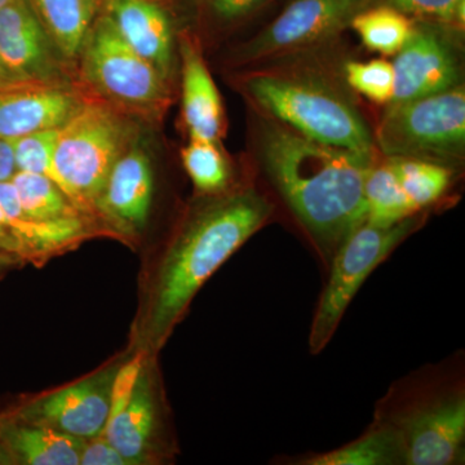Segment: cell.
<instances>
[{
	"label": "cell",
	"mask_w": 465,
	"mask_h": 465,
	"mask_svg": "<svg viewBox=\"0 0 465 465\" xmlns=\"http://www.w3.org/2000/svg\"><path fill=\"white\" fill-rule=\"evenodd\" d=\"M273 213L272 201L255 186L201 197L146 278L134 324V353L157 356L198 291Z\"/></svg>",
	"instance_id": "cell-1"
},
{
	"label": "cell",
	"mask_w": 465,
	"mask_h": 465,
	"mask_svg": "<svg viewBox=\"0 0 465 465\" xmlns=\"http://www.w3.org/2000/svg\"><path fill=\"white\" fill-rule=\"evenodd\" d=\"M262 116V173L329 266L342 241L366 220L363 185L376 153L324 145Z\"/></svg>",
	"instance_id": "cell-2"
},
{
	"label": "cell",
	"mask_w": 465,
	"mask_h": 465,
	"mask_svg": "<svg viewBox=\"0 0 465 465\" xmlns=\"http://www.w3.org/2000/svg\"><path fill=\"white\" fill-rule=\"evenodd\" d=\"M243 90L262 115L313 142L374 154V136L341 84L309 69L253 70Z\"/></svg>",
	"instance_id": "cell-3"
},
{
	"label": "cell",
	"mask_w": 465,
	"mask_h": 465,
	"mask_svg": "<svg viewBox=\"0 0 465 465\" xmlns=\"http://www.w3.org/2000/svg\"><path fill=\"white\" fill-rule=\"evenodd\" d=\"M134 142L133 128L119 109L105 101L84 100L58 130L52 159L54 183L82 213L94 217L110 171Z\"/></svg>",
	"instance_id": "cell-4"
},
{
	"label": "cell",
	"mask_w": 465,
	"mask_h": 465,
	"mask_svg": "<svg viewBox=\"0 0 465 465\" xmlns=\"http://www.w3.org/2000/svg\"><path fill=\"white\" fill-rule=\"evenodd\" d=\"M382 157L415 158L457 170L465 155V88L388 104L375 134Z\"/></svg>",
	"instance_id": "cell-5"
},
{
	"label": "cell",
	"mask_w": 465,
	"mask_h": 465,
	"mask_svg": "<svg viewBox=\"0 0 465 465\" xmlns=\"http://www.w3.org/2000/svg\"><path fill=\"white\" fill-rule=\"evenodd\" d=\"M164 424L155 356L134 353L116 372L103 436L128 464H155L173 452Z\"/></svg>",
	"instance_id": "cell-6"
},
{
	"label": "cell",
	"mask_w": 465,
	"mask_h": 465,
	"mask_svg": "<svg viewBox=\"0 0 465 465\" xmlns=\"http://www.w3.org/2000/svg\"><path fill=\"white\" fill-rule=\"evenodd\" d=\"M427 213L421 211L391 226L374 225L365 220L342 241L330 262L329 278L312 321L309 332L312 354L321 353L329 345L367 278L406 238L420 229L427 220Z\"/></svg>",
	"instance_id": "cell-7"
},
{
	"label": "cell",
	"mask_w": 465,
	"mask_h": 465,
	"mask_svg": "<svg viewBox=\"0 0 465 465\" xmlns=\"http://www.w3.org/2000/svg\"><path fill=\"white\" fill-rule=\"evenodd\" d=\"M78 58L85 84L110 105L146 116L166 110L167 79L121 38L105 14L94 20Z\"/></svg>",
	"instance_id": "cell-8"
},
{
	"label": "cell",
	"mask_w": 465,
	"mask_h": 465,
	"mask_svg": "<svg viewBox=\"0 0 465 465\" xmlns=\"http://www.w3.org/2000/svg\"><path fill=\"white\" fill-rule=\"evenodd\" d=\"M399 430L406 465H459L465 459V391L449 385L400 411L379 412Z\"/></svg>",
	"instance_id": "cell-9"
},
{
	"label": "cell",
	"mask_w": 465,
	"mask_h": 465,
	"mask_svg": "<svg viewBox=\"0 0 465 465\" xmlns=\"http://www.w3.org/2000/svg\"><path fill=\"white\" fill-rule=\"evenodd\" d=\"M366 0H291L286 8L235 54L242 64L274 60L331 41Z\"/></svg>",
	"instance_id": "cell-10"
},
{
	"label": "cell",
	"mask_w": 465,
	"mask_h": 465,
	"mask_svg": "<svg viewBox=\"0 0 465 465\" xmlns=\"http://www.w3.org/2000/svg\"><path fill=\"white\" fill-rule=\"evenodd\" d=\"M124 361L60 390L25 400L9 414L81 440L103 436L110 411L113 382Z\"/></svg>",
	"instance_id": "cell-11"
},
{
	"label": "cell",
	"mask_w": 465,
	"mask_h": 465,
	"mask_svg": "<svg viewBox=\"0 0 465 465\" xmlns=\"http://www.w3.org/2000/svg\"><path fill=\"white\" fill-rule=\"evenodd\" d=\"M452 27L415 21L405 47L394 56L391 103L430 96L461 84L460 50Z\"/></svg>",
	"instance_id": "cell-12"
},
{
	"label": "cell",
	"mask_w": 465,
	"mask_h": 465,
	"mask_svg": "<svg viewBox=\"0 0 465 465\" xmlns=\"http://www.w3.org/2000/svg\"><path fill=\"white\" fill-rule=\"evenodd\" d=\"M154 197V171L146 150L134 140L115 162L94 202V215L106 231L134 240L148 225Z\"/></svg>",
	"instance_id": "cell-13"
},
{
	"label": "cell",
	"mask_w": 465,
	"mask_h": 465,
	"mask_svg": "<svg viewBox=\"0 0 465 465\" xmlns=\"http://www.w3.org/2000/svg\"><path fill=\"white\" fill-rule=\"evenodd\" d=\"M0 58L16 82H65L63 57L32 0H11L0 8Z\"/></svg>",
	"instance_id": "cell-14"
},
{
	"label": "cell",
	"mask_w": 465,
	"mask_h": 465,
	"mask_svg": "<svg viewBox=\"0 0 465 465\" xmlns=\"http://www.w3.org/2000/svg\"><path fill=\"white\" fill-rule=\"evenodd\" d=\"M84 101L65 82H17L0 88V137L15 140L63 127Z\"/></svg>",
	"instance_id": "cell-15"
},
{
	"label": "cell",
	"mask_w": 465,
	"mask_h": 465,
	"mask_svg": "<svg viewBox=\"0 0 465 465\" xmlns=\"http://www.w3.org/2000/svg\"><path fill=\"white\" fill-rule=\"evenodd\" d=\"M106 16L116 33L164 78L173 67V30L167 12L154 0H106Z\"/></svg>",
	"instance_id": "cell-16"
},
{
	"label": "cell",
	"mask_w": 465,
	"mask_h": 465,
	"mask_svg": "<svg viewBox=\"0 0 465 465\" xmlns=\"http://www.w3.org/2000/svg\"><path fill=\"white\" fill-rule=\"evenodd\" d=\"M183 74V118L191 139L220 142L225 113L200 47L191 38L180 42Z\"/></svg>",
	"instance_id": "cell-17"
},
{
	"label": "cell",
	"mask_w": 465,
	"mask_h": 465,
	"mask_svg": "<svg viewBox=\"0 0 465 465\" xmlns=\"http://www.w3.org/2000/svg\"><path fill=\"white\" fill-rule=\"evenodd\" d=\"M0 442L14 464L79 465L85 440L7 412L0 415Z\"/></svg>",
	"instance_id": "cell-18"
},
{
	"label": "cell",
	"mask_w": 465,
	"mask_h": 465,
	"mask_svg": "<svg viewBox=\"0 0 465 465\" xmlns=\"http://www.w3.org/2000/svg\"><path fill=\"white\" fill-rule=\"evenodd\" d=\"M296 465H406L402 437L381 415L362 436L341 448L309 455L293 461Z\"/></svg>",
	"instance_id": "cell-19"
},
{
	"label": "cell",
	"mask_w": 465,
	"mask_h": 465,
	"mask_svg": "<svg viewBox=\"0 0 465 465\" xmlns=\"http://www.w3.org/2000/svg\"><path fill=\"white\" fill-rule=\"evenodd\" d=\"M32 3L63 60H76L97 18L100 0H32Z\"/></svg>",
	"instance_id": "cell-20"
},
{
	"label": "cell",
	"mask_w": 465,
	"mask_h": 465,
	"mask_svg": "<svg viewBox=\"0 0 465 465\" xmlns=\"http://www.w3.org/2000/svg\"><path fill=\"white\" fill-rule=\"evenodd\" d=\"M366 222L379 226H391L407 217L421 213L407 198L393 167L387 158L372 162L367 171L365 185Z\"/></svg>",
	"instance_id": "cell-21"
},
{
	"label": "cell",
	"mask_w": 465,
	"mask_h": 465,
	"mask_svg": "<svg viewBox=\"0 0 465 465\" xmlns=\"http://www.w3.org/2000/svg\"><path fill=\"white\" fill-rule=\"evenodd\" d=\"M349 26L367 50L396 56L414 32L415 21L390 5H369L351 17Z\"/></svg>",
	"instance_id": "cell-22"
},
{
	"label": "cell",
	"mask_w": 465,
	"mask_h": 465,
	"mask_svg": "<svg viewBox=\"0 0 465 465\" xmlns=\"http://www.w3.org/2000/svg\"><path fill=\"white\" fill-rule=\"evenodd\" d=\"M220 142L191 139L182 150L186 173L200 197L219 195L235 188L232 170Z\"/></svg>",
	"instance_id": "cell-23"
},
{
	"label": "cell",
	"mask_w": 465,
	"mask_h": 465,
	"mask_svg": "<svg viewBox=\"0 0 465 465\" xmlns=\"http://www.w3.org/2000/svg\"><path fill=\"white\" fill-rule=\"evenodd\" d=\"M399 177L407 198L418 211H427L449 192L454 168L415 158L385 157Z\"/></svg>",
	"instance_id": "cell-24"
},
{
	"label": "cell",
	"mask_w": 465,
	"mask_h": 465,
	"mask_svg": "<svg viewBox=\"0 0 465 465\" xmlns=\"http://www.w3.org/2000/svg\"><path fill=\"white\" fill-rule=\"evenodd\" d=\"M16 189L24 215L32 220H58L87 216L73 203L50 177L17 171L11 180Z\"/></svg>",
	"instance_id": "cell-25"
},
{
	"label": "cell",
	"mask_w": 465,
	"mask_h": 465,
	"mask_svg": "<svg viewBox=\"0 0 465 465\" xmlns=\"http://www.w3.org/2000/svg\"><path fill=\"white\" fill-rule=\"evenodd\" d=\"M345 82L351 90L363 94L372 103L388 105L393 99V64L384 58L349 61L344 66Z\"/></svg>",
	"instance_id": "cell-26"
},
{
	"label": "cell",
	"mask_w": 465,
	"mask_h": 465,
	"mask_svg": "<svg viewBox=\"0 0 465 465\" xmlns=\"http://www.w3.org/2000/svg\"><path fill=\"white\" fill-rule=\"evenodd\" d=\"M390 5L420 23L440 24L463 32L465 0H366L369 5Z\"/></svg>",
	"instance_id": "cell-27"
},
{
	"label": "cell",
	"mask_w": 465,
	"mask_h": 465,
	"mask_svg": "<svg viewBox=\"0 0 465 465\" xmlns=\"http://www.w3.org/2000/svg\"><path fill=\"white\" fill-rule=\"evenodd\" d=\"M58 130L38 131L25 134L18 139L11 140L14 146L17 171L43 174L54 180L52 159L56 146Z\"/></svg>",
	"instance_id": "cell-28"
},
{
	"label": "cell",
	"mask_w": 465,
	"mask_h": 465,
	"mask_svg": "<svg viewBox=\"0 0 465 465\" xmlns=\"http://www.w3.org/2000/svg\"><path fill=\"white\" fill-rule=\"evenodd\" d=\"M79 465H130L104 436L94 437L84 442Z\"/></svg>",
	"instance_id": "cell-29"
},
{
	"label": "cell",
	"mask_w": 465,
	"mask_h": 465,
	"mask_svg": "<svg viewBox=\"0 0 465 465\" xmlns=\"http://www.w3.org/2000/svg\"><path fill=\"white\" fill-rule=\"evenodd\" d=\"M217 18L225 23L243 20L265 7L272 0H206Z\"/></svg>",
	"instance_id": "cell-30"
},
{
	"label": "cell",
	"mask_w": 465,
	"mask_h": 465,
	"mask_svg": "<svg viewBox=\"0 0 465 465\" xmlns=\"http://www.w3.org/2000/svg\"><path fill=\"white\" fill-rule=\"evenodd\" d=\"M0 252L9 253V255L24 260L23 247L12 232L8 217L3 213L2 208H0Z\"/></svg>",
	"instance_id": "cell-31"
},
{
	"label": "cell",
	"mask_w": 465,
	"mask_h": 465,
	"mask_svg": "<svg viewBox=\"0 0 465 465\" xmlns=\"http://www.w3.org/2000/svg\"><path fill=\"white\" fill-rule=\"evenodd\" d=\"M16 173V159L12 142L0 137V183L11 182Z\"/></svg>",
	"instance_id": "cell-32"
},
{
	"label": "cell",
	"mask_w": 465,
	"mask_h": 465,
	"mask_svg": "<svg viewBox=\"0 0 465 465\" xmlns=\"http://www.w3.org/2000/svg\"><path fill=\"white\" fill-rule=\"evenodd\" d=\"M21 259H18L17 256L9 255V253L0 252V273H2L5 269L9 268V266L17 264L20 262Z\"/></svg>",
	"instance_id": "cell-33"
},
{
	"label": "cell",
	"mask_w": 465,
	"mask_h": 465,
	"mask_svg": "<svg viewBox=\"0 0 465 465\" xmlns=\"http://www.w3.org/2000/svg\"><path fill=\"white\" fill-rule=\"evenodd\" d=\"M14 84H17V82L9 74L5 64H3L2 58H0V88L7 87V85Z\"/></svg>",
	"instance_id": "cell-34"
},
{
	"label": "cell",
	"mask_w": 465,
	"mask_h": 465,
	"mask_svg": "<svg viewBox=\"0 0 465 465\" xmlns=\"http://www.w3.org/2000/svg\"><path fill=\"white\" fill-rule=\"evenodd\" d=\"M12 459L9 458L8 452L3 448L2 442H0V465H12Z\"/></svg>",
	"instance_id": "cell-35"
},
{
	"label": "cell",
	"mask_w": 465,
	"mask_h": 465,
	"mask_svg": "<svg viewBox=\"0 0 465 465\" xmlns=\"http://www.w3.org/2000/svg\"><path fill=\"white\" fill-rule=\"evenodd\" d=\"M9 2H11V0H0V8L5 7V5H8Z\"/></svg>",
	"instance_id": "cell-36"
}]
</instances>
